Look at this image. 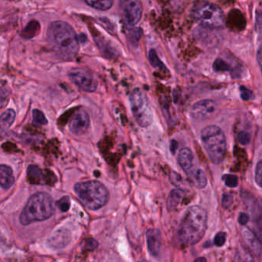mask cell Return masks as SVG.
<instances>
[{
	"label": "cell",
	"instance_id": "cell-1",
	"mask_svg": "<svg viewBox=\"0 0 262 262\" xmlns=\"http://www.w3.org/2000/svg\"><path fill=\"white\" fill-rule=\"evenodd\" d=\"M48 40L57 55L64 60H72L78 55L79 41L73 28L63 21L51 23L48 29Z\"/></svg>",
	"mask_w": 262,
	"mask_h": 262
},
{
	"label": "cell",
	"instance_id": "cell-2",
	"mask_svg": "<svg viewBox=\"0 0 262 262\" xmlns=\"http://www.w3.org/2000/svg\"><path fill=\"white\" fill-rule=\"evenodd\" d=\"M207 212L203 208H189L183 216L179 229V238L185 246H193L204 236L207 229Z\"/></svg>",
	"mask_w": 262,
	"mask_h": 262
},
{
	"label": "cell",
	"instance_id": "cell-3",
	"mask_svg": "<svg viewBox=\"0 0 262 262\" xmlns=\"http://www.w3.org/2000/svg\"><path fill=\"white\" fill-rule=\"evenodd\" d=\"M55 212L53 200L46 192H38L30 197L20 215V223L24 226L35 222L44 221Z\"/></svg>",
	"mask_w": 262,
	"mask_h": 262
},
{
	"label": "cell",
	"instance_id": "cell-4",
	"mask_svg": "<svg viewBox=\"0 0 262 262\" xmlns=\"http://www.w3.org/2000/svg\"><path fill=\"white\" fill-rule=\"evenodd\" d=\"M74 190L80 202L91 210L101 209L108 201V190L104 184L96 180L76 183Z\"/></svg>",
	"mask_w": 262,
	"mask_h": 262
},
{
	"label": "cell",
	"instance_id": "cell-5",
	"mask_svg": "<svg viewBox=\"0 0 262 262\" xmlns=\"http://www.w3.org/2000/svg\"><path fill=\"white\" fill-rule=\"evenodd\" d=\"M201 140L212 163H222L226 152V140L223 131L217 126H208L202 130Z\"/></svg>",
	"mask_w": 262,
	"mask_h": 262
},
{
	"label": "cell",
	"instance_id": "cell-6",
	"mask_svg": "<svg viewBox=\"0 0 262 262\" xmlns=\"http://www.w3.org/2000/svg\"><path fill=\"white\" fill-rule=\"evenodd\" d=\"M130 102L133 116L139 126H150L154 121V114L146 95L140 89H136L130 95Z\"/></svg>",
	"mask_w": 262,
	"mask_h": 262
},
{
	"label": "cell",
	"instance_id": "cell-7",
	"mask_svg": "<svg viewBox=\"0 0 262 262\" xmlns=\"http://www.w3.org/2000/svg\"><path fill=\"white\" fill-rule=\"evenodd\" d=\"M192 15L200 24L211 29H218L225 23L223 10L212 3H202L197 5L192 11Z\"/></svg>",
	"mask_w": 262,
	"mask_h": 262
},
{
	"label": "cell",
	"instance_id": "cell-8",
	"mask_svg": "<svg viewBox=\"0 0 262 262\" xmlns=\"http://www.w3.org/2000/svg\"><path fill=\"white\" fill-rule=\"evenodd\" d=\"M119 8L127 27H134L141 19L143 6L140 0H120Z\"/></svg>",
	"mask_w": 262,
	"mask_h": 262
},
{
	"label": "cell",
	"instance_id": "cell-9",
	"mask_svg": "<svg viewBox=\"0 0 262 262\" xmlns=\"http://www.w3.org/2000/svg\"><path fill=\"white\" fill-rule=\"evenodd\" d=\"M69 77L73 84L84 92H94L98 88V81L92 73L84 69H72L69 72Z\"/></svg>",
	"mask_w": 262,
	"mask_h": 262
},
{
	"label": "cell",
	"instance_id": "cell-10",
	"mask_svg": "<svg viewBox=\"0 0 262 262\" xmlns=\"http://www.w3.org/2000/svg\"><path fill=\"white\" fill-rule=\"evenodd\" d=\"M216 111V104L212 100H203L193 104L190 110L191 118L195 121H204L211 118Z\"/></svg>",
	"mask_w": 262,
	"mask_h": 262
},
{
	"label": "cell",
	"instance_id": "cell-11",
	"mask_svg": "<svg viewBox=\"0 0 262 262\" xmlns=\"http://www.w3.org/2000/svg\"><path fill=\"white\" fill-rule=\"evenodd\" d=\"M90 126V117L84 110L78 111L74 115L69 123V130L75 136L85 134Z\"/></svg>",
	"mask_w": 262,
	"mask_h": 262
},
{
	"label": "cell",
	"instance_id": "cell-12",
	"mask_svg": "<svg viewBox=\"0 0 262 262\" xmlns=\"http://www.w3.org/2000/svg\"><path fill=\"white\" fill-rule=\"evenodd\" d=\"M148 249L151 255L157 256L161 246V234L157 229H149L146 233Z\"/></svg>",
	"mask_w": 262,
	"mask_h": 262
},
{
	"label": "cell",
	"instance_id": "cell-13",
	"mask_svg": "<svg viewBox=\"0 0 262 262\" xmlns=\"http://www.w3.org/2000/svg\"><path fill=\"white\" fill-rule=\"evenodd\" d=\"M188 178L192 182L194 186L199 189H203L207 185V178L203 169L193 166L186 172Z\"/></svg>",
	"mask_w": 262,
	"mask_h": 262
},
{
	"label": "cell",
	"instance_id": "cell-14",
	"mask_svg": "<svg viewBox=\"0 0 262 262\" xmlns=\"http://www.w3.org/2000/svg\"><path fill=\"white\" fill-rule=\"evenodd\" d=\"M15 177L10 166L0 165V186L4 189H9L13 186Z\"/></svg>",
	"mask_w": 262,
	"mask_h": 262
},
{
	"label": "cell",
	"instance_id": "cell-15",
	"mask_svg": "<svg viewBox=\"0 0 262 262\" xmlns=\"http://www.w3.org/2000/svg\"><path fill=\"white\" fill-rule=\"evenodd\" d=\"M193 154L189 148H183L180 150L178 156L179 164L185 172L191 169L193 164Z\"/></svg>",
	"mask_w": 262,
	"mask_h": 262
},
{
	"label": "cell",
	"instance_id": "cell-16",
	"mask_svg": "<svg viewBox=\"0 0 262 262\" xmlns=\"http://www.w3.org/2000/svg\"><path fill=\"white\" fill-rule=\"evenodd\" d=\"M243 236L246 240L249 247L256 255H261L262 252V244L260 240L257 238L256 235L251 232L249 229H244L243 230Z\"/></svg>",
	"mask_w": 262,
	"mask_h": 262
},
{
	"label": "cell",
	"instance_id": "cell-17",
	"mask_svg": "<svg viewBox=\"0 0 262 262\" xmlns=\"http://www.w3.org/2000/svg\"><path fill=\"white\" fill-rule=\"evenodd\" d=\"M185 194V191L181 189H176L171 191L167 199V209L169 211L177 209L184 198Z\"/></svg>",
	"mask_w": 262,
	"mask_h": 262
},
{
	"label": "cell",
	"instance_id": "cell-18",
	"mask_svg": "<svg viewBox=\"0 0 262 262\" xmlns=\"http://www.w3.org/2000/svg\"><path fill=\"white\" fill-rule=\"evenodd\" d=\"M15 119V112L12 109L5 111L0 115V131L5 132L9 129Z\"/></svg>",
	"mask_w": 262,
	"mask_h": 262
},
{
	"label": "cell",
	"instance_id": "cell-19",
	"mask_svg": "<svg viewBox=\"0 0 262 262\" xmlns=\"http://www.w3.org/2000/svg\"><path fill=\"white\" fill-rule=\"evenodd\" d=\"M27 177L29 183L32 184H40L42 183L44 174L38 166L31 165L28 168Z\"/></svg>",
	"mask_w": 262,
	"mask_h": 262
},
{
	"label": "cell",
	"instance_id": "cell-20",
	"mask_svg": "<svg viewBox=\"0 0 262 262\" xmlns=\"http://www.w3.org/2000/svg\"><path fill=\"white\" fill-rule=\"evenodd\" d=\"M84 1L91 7L101 11L108 10L114 4V0H84Z\"/></svg>",
	"mask_w": 262,
	"mask_h": 262
},
{
	"label": "cell",
	"instance_id": "cell-21",
	"mask_svg": "<svg viewBox=\"0 0 262 262\" xmlns=\"http://www.w3.org/2000/svg\"><path fill=\"white\" fill-rule=\"evenodd\" d=\"M149 61L152 67L160 68L161 70H166V67L157 56V52L154 49H151L149 52Z\"/></svg>",
	"mask_w": 262,
	"mask_h": 262
},
{
	"label": "cell",
	"instance_id": "cell-22",
	"mask_svg": "<svg viewBox=\"0 0 262 262\" xmlns=\"http://www.w3.org/2000/svg\"><path fill=\"white\" fill-rule=\"evenodd\" d=\"M32 118H33L34 123L38 125H46L48 124L47 119L41 111L36 110V109L34 110L32 112Z\"/></svg>",
	"mask_w": 262,
	"mask_h": 262
},
{
	"label": "cell",
	"instance_id": "cell-23",
	"mask_svg": "<svg viewBox=\"0 0 262 262\" xmlns=\"http://www.w3.org/2000/svg\"><path fill=\"white\" fill-rule=\"evenodd\" d=\"M223 181L226 186L230 188H235L238 186V177L232 174H226L223 177Z\"/></svg>",
	"mask_w": 262,
	"mask_h": 262
},
{
	"label": "cell",
	"instance_id": "cell-24",
	"mask_svg": "<svg viewBox=\"0 0 262 262\" xmlns=\"http://www.w3.org/2000/svg\"><path fill=\"white\" fill-rule=\"evenodd\" d=\"M213 69L215 72H226L229 70V66L223 59L218 58L214 62Z\"/></svg>",
	"mask_w": 262,
	"mask_h": 262
},
{
	"label": "cell",
	"instance_id": "cell-25",
	"mask_svg": "<svg viewBox=\"0 0 262 262\" xmlns=\"http://www.w3.org/2000/svg\"><path fill=\"white\" fill-rule=\"evenodd\" d=\"M142 32L140 29H132L129 34V40H130L131 44L137 45L139 40L141 38Z\"/></svg>",
	"mask_w": 262,
	"mask_h": 262
},
{
	"label": "cell",
	"instance_id": "cell-26",
	"mask_svg": "<svg viewBox=\"0 0 262 262\" xmlns=\"http://www.w3.org/2000/svg\"><path fill=\"white\" fill-rule=\"evenodd\" d=\"M56 204L57 206H58V208L61 209V211H62V212H67L69 208H70V199H69V196L62 197L61 200L57 202Z\"/></svg>",
	"mask_w": 262,
	"mask_h": 262
},
{
	"label": "cell",
	"instance_id": "cell-27",
	"mask_svg": "<svg viewBox=\"0 0 262 262\" xmlns=\"http://www.w3.org/2000/svg\"><path fill=\"white\" fill-rule=\"evenodd\" d=\"M240 94H241L242 99L244 100V101H249L253 98V93H252V91L249 90L245 86L240 87Z\"/></svg>",
	"mask_w": 262,
	"mask_h": 262
},
{
	"label": "cell",
	"instance_id": "cell-28",
	"mask_svg": "<svg viewBox=\"0 0 262 262\" xmlns=\"http://www.w3.org/2000/svg\"><path fill=\"white\" fill-rule=\"evenodd\" d=\"M255 181L262 188V160L258 162L255 169Z\"/></svg>",
	"mask_w": 262,
	"mask_h": 262
},
{
	"label": "cell",
	"instance_id": "cell-29",
	"mask_svg": "<svg viewBox=\"0 0 262 262\" xmlns=\"http://www.w3.org/2000/svg\"><path fill=\"white\" fill-rule=\"evenodd\" d=\"M226 241V234L225 232H219L214 238V243L218 247L224 246Z\"/></svg>",
	"mask_w": 262,
	"mask_h": 262
},
{
	"label": "cell",
	"instance_id": "cell-30",
	"mask_svg": "<svg viewBox=\"0 0 262 262\" xmlns=\"http://www.w3.org/2000/svg\"><path fill=\"white\" fill-rule=\"evenodd\" d=\"M233 203V197L231 194L225 193L222 200V205L225 209H229Z\"/></svg>",
	"mask_w": 262,
	"mask_h": 262
},
{
	"label": "cell",
	"instance_id": "cell-31",
	"mask_svg": "<svg viewBox=\"0 0 262 262\" xmlns=\"http://www.w3.org/2000/svg\"><path fill=\"white\" fill-rule=\"evenodd\" d=\"M238 140L239 143L243 145L249 144L251 140V136L249 133L242 131L238 134Z\"/></svg>",
	"mask_w": 262,
	"mask_h": 262
},
{
	"label": "cell",
	"instance_id": "cell-32",
	"mask_svg": "<svg viewBox=\"0 0 262 262\" xmlns=\"http://www.w3.org/2000/svg\"><path fill=\"white\" fill-rule=\"evenodd\" d=\"M249 221V216L247 214L244 213V212H241V213L239 214V216H238V223H239L240 224L245 226V225L247 224Z\"/></svg>",
	"mask_w": 262,
	"mask_h": 262
},
{
	"label": "cell",
	"instance_id": "cell-33",
	"mask_svg": "<svg viewBox=\"0 0 262 262\" xmlns=\"http://www.w3.org/2000/svg\"><path fill=\"white\" fill-rule=\"evenodd\" d=\"M257 60H258V64H259L260 68L262 72V46L258 49V53H257Z\"/></svg>",
	"mask_w": 262,
	"mask_h": 262
},
{
	"label": "cell",
	"instance_id": "cell-34",
	"mask_svg": "<svg viewBox=\"0 0 262 262\" xmlns=\"http://www.w3.org/2000/svg\"><path fill=\"white\" fill-rule=\"evenodd\" d=\"M6 92L3 90V89L0 88V105L4 102L5 100H6Z\"/></svg>",
	"mask_w": 262,
	"mask_h": 262
},
{
	"label": "cell",
	"instance_id": "cell-35",
	"mask_svg": "<svg viewBox=\"0 0 262 262\" xmlns=\"http://www.w3.org/2000/svg\"><path fill=\"white\" fill-rule=\"evenodd\" d=\"M177 146H178V143H177V142L176 141V140H172V142H171L170 149L172 154H174V152H176V150H177Z\"/></svg>",
	"mask_w": 262,
	"mask_h": 262
},
{
	"label": "cell",
	"instance_id": "cell-36",
	"mask_svg": "<svg viewBox=\"0 0 262 262\" xmlns=\"http://www.w3.org/2000/svg\"><path fill=\"white\" fill-rule=\"evenodd\" d=\"M78 38L79 42H84L87 40V37L84 35H81L80 36H78Z\"/></svg>",
	"mask_w": 262,
	"mask_h": 262
},
{
	"label": "cell",
	"instance_id": "cell-37",
	"mask_svg": "<svg viewBox=\"0 0 262 262\" xmlns=\"http://www.w3.org/2000/svg\"><path fill=\"white\" fill-rule=\"evenodd\" d=\"M194 262H207L205 258H199L195 260Z\"/></svg>",
	"mask_w": 262,
	"mask_h": 262
},
{
	"label": "cell",
	"instance_id": "cell-38",
	"mask_svg": "<svg viewBox=\"0 0 262 262\" xmlns=\"http://www.w3.org/2000/svg\"><path fill=\"white\" fill-rule=\"evenodd\" d=\"M246 262H254V261L252 259V258H251V259L248 260V261Z\"/></svg>",
	"mask_w": 262,
	"mask_h": 262
}]
</instances>
